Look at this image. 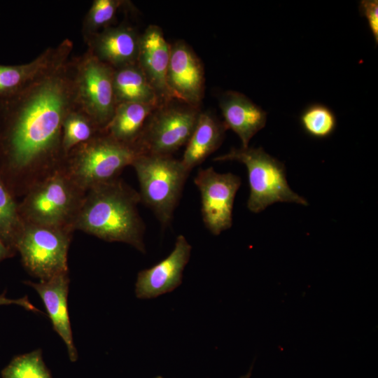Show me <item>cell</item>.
<instances>
[{
  "instance_id": "1",
  "label": "cell",
  "mask_w": 378,
  "mask_h": 378,
  "mask_svg": "<svg viewBox=\"0 0 378 378\" xmlns=\"http://www.w3.org/2000/svg\"><path fill=\"white\" fill-rule=\"evenodd\" d=\"M74 108L70 59L0 97V176L15 198L62 166V123Z\"/></svg>"
},
{
  "instance_id": "2",
  "label": "cell",
  "mask_w": 378,
  "mask_h": 378,
  "mask_svg": "<svg viewBox=\"0 0 378 378\" xmlns=\"http://www.w3.org/2000/svg\"><path fill=\"white\" fill-rule=\"evenodd\" d=\"M139 193L119 178L89 189L75 220L80 230L109 242H123L145 253Z\"/></svg>"
},
{
  "instance_id": "3",
  "label": "cell",
  "mask_w": 378,
  "mask_h": 378,
  "mask_svg": "<svg viewBox=\"0 0 378 378\" xmlns=\"http://www.w3.org/2000/svg\"><path fill=\"white\" fill-rule=\"evenodd\" d=\"M85 193L61 167L22 197L19 214L24 223L75 231L74 225Z\"/></svg>"
},
{
  "instance_id": "4",
  "label": "cell",
  "mask_w": 378,
  "mask_h": 378,
  "mask_svg": "<svg viewBox=\"0 0 378 378\" xmlns=\"http://www.w3.org/2000/svg\"><path fill=\"white\" fill-rule=\"evenodd\" d=\"M143 154L137 145L118 141L104 132L72 149L62 168L85 191L118 178L127 166Z\"/></svg>"
},
{
  "instance_id": "5",
  "label": "cell",
  "mask_w": 378,
  "mask_h": 378,
  "mask_svg": "<svg viewBox=\"0 0 378 378\" xmlns=\"http://www.w3.org/2000/svg\"><path fill=\"white\" fill-rule=\"evenodd\" d=\"M139 183L141 202L163 226L173 218L190 172L172 155L141 154L131 165Z\"/></svg>"
},
{
  "instance_id": "6",
  "label": "cell",
  "mask_w": 378,
  "mask_h": 378,
  "mask_svg": "<svg viewBox=\"0 0 378 378\" xmlns=\"http://www.w3.org/2000/svg\"><path fill=\"white\" fill-rule=\"evenodd\" d=\"M214 161H237L246 166L250 188L247 208L253 213H260L276 202L308 205L304 197L289 187L284 164L261 147L232 148Z\"/></svg>"
},
{
  "instance_id": "7",
  "label": "cell",
  "mask_w": 378,
  "mask_h": 378,
  "mask_svg": "<svg viewBox=\"0 0 378 378\" xmlns=\"http://www.w3.org/2000/svg\"><path fill=\"white\" fill-rule=\"evenodd\" d=\"M76 108L88 115L104 132L117 106L113 77L114 69L88 50L71 59Z\"/></svg>"
},
{
  "instance_id": "8",
  "label": "cell",
  "mask_w": 378,
  "mask_h": 378,
  "mask_svg": "<svg viewBox=\"0 0 378 378\" xmlns=\"http://www.w3.org/2000/svg\"><path fill=\"white\" fill-rule=\"evenodd\" d=\"M74 231L24 223L16 244V251L29 274L46 280L69 272L68 251Z\"/></svg>"
},
{
  "instance_id": "9",
  "label": "cell",
  "mask_w": 378,
  "mask_h": 378,
  "mask_svg": "<svg viewBox=\"0 0 378 378\" xmlns=\"http://www.w3.org/2000/svg\"><path fill=\"white\" fill-rule=\"evenodd\" d=\"M200 108L176 99L158 107L148 118L136 143L143 154L172 155L188 143Z\"/></svg>"
},
{
  "instance_id": "10",
  "label": "cell",
  "mask_w": 378,
  "mask_h": 378,
  "mask_svg": "<svg viewBox=\"0 0 378 378\" xmlns=\"http://www.w3.org/2000/svg\"><path fill=\"white\" fill-rule=\"evenodd\" d=\"M194 183L200 193L206 227L214 235L230 228L234 197L241 184L240 177L232 173H218L210 167L200 169Z\"/></svg>"
},
{
  "instance_id": "11",
  "label": "cell",
  "mask_w": 378,
  "mask_h": 378,
  "mask_svg": "<svg viewBox=\"0 0 378 378\" xmlns=\"http://www.w3.org/2000/svg\"><path fill=\"white\" fill-rule=\"evenodd\" d=\"M166 82L172 99L200 108L205 87L204 67L201 59L184 41L170 45Z\"/></svg>"
},
{
  "instance_id": "12",
  "label": "cell",
  "mask_w": 378,
  "mask_h": 378,
  "mask_svg": "<svg viewBox=\"0 0 378 378\" xmlns=\"http://www.w3.org/2000/svg\"><path fill=\"white\" fill-rule=\"evenodd\" d=\"M191 249L186 237L178 235L174 249L167 258L138 273L136 296L139 299L155 298L179 286L183 270L190 260Z\"/></svg>"
},
{
  "instance_id": "13",
  "label": "cell",
  "mask_w": 378,
  "mask_h": 378,
  "mask_svg": "<svg viewBox=\"0 0 378 378\" xmlns=\"http://www.w3.org/2000/svg\"><path fill=\"white\" fill-rule=\"evenodd\" d=\"M140 34L121 24L107 27L85 39L88 50L114 69L136 64Z\"/></svg>"
},
{
  "instance_id": "14",
  "label": "cell",
  "mask_w": 378,
  "mask_h": 378,
  "mask_svg": "<svg viewBox=\"0 0 378 378\" xmlns=\"http://www.w3.org/2000/svg\"><path fill=\"white\" fill-rule=\"evenodd\" d=\"M73 42L66 38L43 50L33 60L18 65L0 64V97L12 94L43 76L70 59Z\"/></svg>"
},
{
  "instance_id": "15",
  "label": "cell",
  "mask_w": 378,
  "mask_h": 378,
  "mask_svg": "<svg viewBox=\"0 0 378 378\" xmlns=\"http://www.w3.org/2000/svg\"><path fill=\"white\" fill-rule=\"evenodd\" d=\"M69 282V272H66L38 282L26 281L24 284L39 295L55 331L65 343L70 360L74 362L78 358V352L74 343L67 305Z\"/></svg>"
},
{
  "instance_id": "16",
  "label": "cell",
  "mask_w": 378,
  "mask_h": 378,
  "mask_svg": "<svg viewBox=\"0 0 378 378\" xmlns=\"http://www.w3.org/2000/svg\"><path fill=\"white\" fill-rule=\"evenodd\" d=\"M169 57L170 44L162 29L158 25H148L140 34L136 64L155 90L161 104L172 99L166 82Z\"/></svg>"
},
{
  "instance_id": "17",
  "label": "cell",
  "mask_w": 378,
  "mask_h": 378,
  "mask_svg": "<svg viewBox=\"0 0 378 378\" xmlns=\"http://www.w3.org/2000/svg\"><path fill=\"white\" fill-rule=\"evenodd\" d=\"M219 107L227 130L239 137L243 148L266 124L267 113L242 93L227 91L219 97Z\"/></svg>"
},
{
  "instance_id": "18",
  "label": "cell",
  "mask_w": 378,
  "mask_h": 378,
  "mask_svg": "<svg viewBox=\"0 0 378 378\" xmlns=\"http://www.w3.org/2000/svg\"><path fill=\"white\" fill-rule=\"evenodd\" d=\"M223 122L211 111H201L181 160L188 171L203 162L221 145L225 131Z\"/></svg>"
},
{
  "instance_id": "19",
  "label": "cell",
  "mask_w": 378,
  "mask_h": 378,
  "mask_svg": "<svg viewBox=\"0 0 378 378\" xmlns=\"http://www.w3.org/2000/svg\"><path fill=\"white\" fill-rule=\"evenodd\" d=\"M156 107L135 102L118 104L104 132L118 141L136 145L148 118Z\"/></svg>"
},
{
  "instance_id": "20",
  "label": "cell",
  "mask_w": 378,
  "mask_h": 378,
  "mask_svg": "<svg viewBox=\"0 0 378 378\" xmlns=\"http://www.w3.org/2000/svg\"><path fill=\"white\" fill-rule=\"evenodd\" d=\"M113 83L116 104L135 102L161 105L155 90L137 64L114 69Z\"/></svg>"
},
{
  "instance_id": "21",
  "label": "cell",
  "mask_w": 378,
  "mask_h": 378,
  "mask_svg": "<svg viewBox=\"0 0 378 378\" xmlns=\"http://www.w3.org/2000/svg\"><path fill=\"white\" fill-rule=\"evenodd\" d=\"M102 132L88 115L76 108H73L62 123V148L64 156Z\"/></svg>"
},
{
  "instance_id": "22",
  "label": "cell",
  "mask_w": 378,
  "mask_h": 378,
  "mask_svg": "<svg viewBox=\"0 0 378 378\" xmlns=\"http://www.w3.org/2000/svg\"><path fill=\"white\" fill-rule=\"evenodd\" d=\"M23 227L18 203L0 176V239L15 255L17 241Z\"/></svg>"
},
{
  "instance_id": "23",
  "label": "cell",
  "mask_w": 378,
  "mask_h": 378,
  "mask_svg": "<svg viewBox=\"0 0 378 378\" xmlns=\"http://www.w3.org/2000/svg\"><path fill=\"white\" fill-rule=\"evenodd\" d=\"M127 4V1L124 0H94L83 22L84 40L113 26L118 10Z\"/></svg>"
},
{
  "instance_id": "24",
  "label": "cell",
  "mask_w": 378,
  "mask_h": 378,
  "mask_svg": "<svg viewBox=\"0 0 378 378\" xmlns=\"http://www.w3.org/2000/svg\"><path fill=\"white\" fill-rule=\"evenodd\" d=\"M300 122L304 132L315 139L330 136L337 127L335 113L321 104H313L304 108L300 116Z\"/></svg>"
},
{
  "instance_id": "25",
  "label": "cell",
  "mask_w": 378,
  "mask_h": 378,
  "mask_svg": "<svg viewBox=\"0 0 378 378\" xmlns=\"http://www.w3.org/2000/svg\"><path fill=\"white\" fill-rule=\"evenodd\" d=\"M2 378H52L41 349L15 356L1 371Z\"/></svg>"
},
{
  "instance_id": "26",
  "label": "cell",
  "mask_w": 378,
  "mask_h": 378,
  "mask_svg": "<svg viewBox=\"0 0 378 378\" xmlns=\"http://www.w3.org/2000/svg\"><path fill=\"white\" fill-rule=\"evenodd\" d=\"M360 13L365 16L376 45L378 43V1L363 0L359 5Z\"/></svg>"
},
{
  "instance_id": "27",
  "label": "cell",
  "mask_w": 378,
  "mask_h": 378,
  "mask_svg": "<svg viewBox=\"0 0 378 378\" xmlns=\"http://www.w3.org/2000/svg\"><path fill=\"white\" fill-rule=\"evenodd\" d=\"M6 292L0 295V306L8 304H17L21 306L24 309L34 312L41 313L36 307H35L29 300L27 296H24L18 299L8 298L5 295Z\"/></svg>"
},
{
  "instance_id": "28",
  "label": "cell",
  "mask_w": 378,
  "mask_h": 378,
  "mask_svg": "<svg viewBox=\"0 0 378 378\" xmlns=\"http://www.w3.org/2000/svg\"><path fill=\"white\" fill-rule=\"evenodd\" d=\"M15 254L6 246L0 239V262L5 259L11 258Z\"/></svg>"
},
{
  "instance_id": "29",
  "label": "cell",
  "mask_w": 378,
  "mask_h": 378,
  "mask_svg": "<svg viewBox=\"0 0 378 378\" xmlns=\"http://www.w3.org/2000/svg\"><path fill=\"white\" fill-rule=\"evenodd\" d=\"M249 377H250V374L248 373L246 375L242 377L241 378H248ZM154 378H164V377H161V376H158V377H154Z\"/></svg>"
}]
</instances>
